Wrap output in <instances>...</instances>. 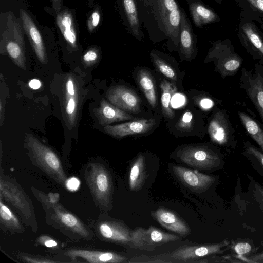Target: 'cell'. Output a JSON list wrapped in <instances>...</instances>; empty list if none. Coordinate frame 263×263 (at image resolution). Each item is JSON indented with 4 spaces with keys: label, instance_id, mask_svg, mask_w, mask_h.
Here are the masks:
<instances>
[{
    "label": "cell",
    "instance_id": "cell-1",
    "mask_svg": "<svg viewBox=\"0 0 263 263\" xmlns=\"http://www.w3.org/2000/svg\"><path fill=\"white\" fill-rule=\"evenodd\" d=\"M142 25L154 43L178 49L182 8L177 0H136Z\"/></svg>",
    "mask_w": 263,
    "mask_h": 263
},
{
    "label": "cell",
    "instance_id": "cell-2",
    "mask_svg": "<svg viewBox=\"0 0 263 263\" xmlns=\"http://www.w3.org/2000/svg\"><path fill=\"white\" fill-rule=\"evenodd\" d=\"M37 194V193H36ZM37 198L46 209L50 219L62 230L70 232L79 238H90V232L73 214L65 209L57 201L56 194L37 193Z\"/></svg>",
    "mask_w": 263,
    "mask_h": 263
},
{
    "label": "cell",
    "instance_id": "cell-3",
    "mask_svg": "<svg viewBox=\"0 0 263 263\" xmlns=\"http://www.w3.org/2000/svg\"><path fill=\"white\" fill-rule=\"evenodd\" d=\"M205 63L213 62L215 70L222 78L235 75L241 67L243 58L235 50L229 39H218L211 42L204 59Z\"/></svg>",
    "mask_w": 263,
    "mask_h": 263
},
{
    "label": "cell",
    "instance_id": "cell-4",
    "mask_svg": "<svg viewBox=\"0 0 263 263\" xmlns=\"http://www.w3.org/2000/svg\"><path fill=\"white\" fill-rule=\"evenodd\" d=\"M174 155L180 162L201 170L218 169L223 164L219 149L207 145H184L176 149Z\"/></svg>",
    "mask_w": 263,
    "mask_h": 263
},
{
    "label": "cell",
    "instance_id": "cell-5",
    "mask_svg": "<svg viewBox=\"0 0 263 263\" xmlns=\"http://www.w3.org/2000/svg\"><path fill=\"white\" fill-rule=\"evenodd\" d=\"M6 24V29L1 34V53H7L15 65L26 69L25 44L23 26L13 14H10L7 17Z\"/></svg>",
    "mask_w": 263,
    "mask_h": 263
},
{
    "label": "cell",
    "instance_id": "cell-6",
    "mask_svg": "<svg viewBox=\"0 0 263 263\" xmlns=\"http://www.w3.org/2000/svg\"><path fill=\"white\" fill-rule=\"evenodd\" d=\"M27 145L37 165L58 183L66 187L67 176L57 154L34 136H27Z\"/></svg>",
    "mask_w": 263,
    "mask_h": 263
},
{
    "label": "cell",
    "instance_id": "cell-7",
    "mask_svg": "<svg viewBox=\"0 0 263 263\" xmlns=\"http://www.w3.org/2000/svg\"><path fill=\"white\" fill-rule=\"evenodd\" d=\"M85 178L95 201L102 208L110 209L113 184L109 171L101 164L90 163L85 170Z\"/></svg>",
    "mask_w": 263,
    "mask_h": 263
},
{
    "label": "cell",
    "instance_id": "cell-8",
    "mask_svg": "<svg viewBox=\"0 0 263 263\" xmlns=\"http://www.w3.org/2000/svg\"><path fill=\"white\" fill-rule=\"evenodd\" d=\"M229 243L225 239L211 245L184 246L155 257L158 262H196L206 256L223 253Z\"/></svg>",
    "mask_w": 263,
    "mask_h": 263
},
{
    "label": "cell",
    "instance_id": "cell-9",
    "mask_svg": "<svg viewBox=\"0 0 263 263\" xmlns=\"http://www.w3.org/2000/svg\"><path fill=\"white\" fill-rule=\"evenodd\" d=\"M211 140L225 148H234L237 140L235 131L226 110L216 108L212 114L208 126Z\"/></svg>",
    "mask_w": 263,
    "mask_h": 263
},
{
    "label": "cell",
    "instance_id": "cell-10",
    "mask_svg": "<svg viewBox=\"0 0 263 263\" xmlns=\"http://www.w3.org/2000/svg\"><path fill=\"white\" fill-rule=\"evenodd\" d=\"M239 87L253 104L263 123V65L257 63L250 70L242 68Z\"/></svg>",
    "mask_w": 263,
    "mask_h": 263
},
{
    "label": "cell",
    "instance_id": "cell-11",
    "mask_svg": "<svg viewBox=\"0 0 263 263\" xmlns=\"http://www.w3.org/2000/svg\"><path fill=\"white\" fill-rule=\"evenodd\" d=\"M62 109L66 125L69 128L76 124L81 102V88L76 76L67 74L63 84Z\"/></svg>",
    "mask_w": 263,
    "mask_h": 263
},
{
    "label": "cell",
    "instance_id": "cell-12",
    "mask_svg": "<svg viewBox=\"0 0 263 263\" xmlns=\"http://www.w3.org/2000/svg\"><path fill=\"white\" fill-rule=\"evenodd\" d=\"M237 35L248 54L263 65V33L256 24L239 17Z\"/></svg>",
    "mask_w": 263,
    "mask_h": 263
},
{
    "label": "cell",
    "instance_id": "cell-13",
    "mask_svg": "<svg viewBox=\"0 0 263 263\" xmlns=\"http://www.w3.org/2000/svg\"><path fill=\"white\" fill-rule=\"evenodd\" d=\"M179 239L178 236L164 232L153 226L147 229L137 227L132 230L130 247L152 251L158 246Z\"/></svg>",
    "mask_w": 263,
    "mask_h": 263
},
{
    "label": "cell",
    "instance_id": "cell-14",
    "mask_svg": "<svg viewBox=\"0 0 263 263\" xmlns=\"http://www.w3.org/2000/svg\"><path fill=\"white\" fill-rule=\"evenodd\" d=\"M0 195L1 198L3 197L14 206L24 217L27 219L32 218L33 209L29 198L14 181L2 175L0 178Z\"/></svg>",
    "mask_w": 263,
    "mask_h": 263
},
{
    "label": "cell",
    "instance_id": "cell-15",
    "mask_svg": "<svg viewBox=\"0 0 263 263\" xmlns=\"http://www.w3.org/2000/svg\"><path fill=\"white\" fill-rule=\"evenodd\" d=\"M97 232L103 240L124 246H130L132 230L123 222L104 220L97 226Z\"/></svg>",
    "mask_w": 263,
    "mask_h": 263
},
{
    "label": "cell",
    "instance_id": "cell-16",
    "mask_svg": "<svg viewBox=\"0 0 263 263\" xmlns=\"http://www.w3.org/2000/svg\"><path fill=\"white\" fill-rule=\"evenodd\" d=\"M178 52L181 60L191 61L197 53V36L194 33L193 26L186 12L182 8Z\"/></svg>",
    "mask_w": 263,
    "mask_h": 263
},
{
    "label": "cell",
    "instance_id": "cell-17",
    "mask_svg": "<svg viewBox=\"0 0 263 263\" xmlns=\"http://www.w3.org/2000/svg\"><path fill=\"white\" fill-rule=\"evenodd\" d=\"M119 12L128 33L137 40L142 41V31L136 0H117Z\"/></svg>",
    "mask_w": 263,
    "mask_h": 263
},
{
    "label": "cell",
    "instance_id": "cell-18",
    "mask_svg": "<svg viewBox=\"0 0 263 263\" xmlns=\"http://www.w3.org/2000/svg\"><path fill=\"white\" fill-rule=\"evenodd\" d=\"M107 99L113 105L124 110L133 113L140 112V100L132 89L122 85L109 88L106 94Z\"/></svg>",
    "mask_w": 263,
    "mask_h": 263
},
{
    "label": "cell",
    "instance_id": "cell-19",
    "mask_svg": "<svg viewBox=\"0 0 263 263\" xmlns=\"http://www.w3.org/2000/svg\"><path fill=\"white\" fill-rule=\"evenodd\" d=\"M173 173L178 180L191 190L202 192L208 189L215 182L214 176L184 167L172 165Z\"/></svg>",
    "mask_w": 263,
    "mask_h": 263
},
{
    "label": "cell",
    "instance_id": "cell-20",
    "mask_svg": "<svg viewBox=\"0 0 263 263\" xmlns=\"http://www.w3.org/2000/svg\"><path fill=\"white\" fill-rule=\"evenodd\" d=\"M153 119L132 120L120 124L104 127V130L108 135L118 139L132 135L142 134L150 131L155 125Z\"/></svg>",
    "mask_w": 263,
    "mask_h": 263
},
{
    "label": "cell",
    "instance_id": "cell-21",
    "mask_svg": "<svg viewBox=\"0 0 263 263\" xmlns=\"http://www.w3.org/2000/svg\"><path fill=\"white\" fill-rule=\"evenodd\" d=\"M20 14L24 30L38 60L43 64L46 63V50L39 29L31 17L24 9H20Z\"/></svg>",
    "mask_w": 263,
    "mask_h": 263
},
{
    "label": "cell",
    "instance_id": "cell-22",
    "mask_svg": "<svg viewBox=\"0 0 263 263\" xmlns=\"http://www.w3.org/2000/svg\"><path fill=\"white\" fill-rule=\"evenodd\" d=\"M152 217L163 228L182 236L191 232L189 226L172 211L162 207L151 212Z\"/></svg>",
    "mask_w": 263,
    "mask_h": 263
},
{
    "label": "cell",
    "instance_id": "cell-23",
    "mask_svg": "<svg viewBox=\"0 0 263 263\" xmlns=\"http://www.w3.org/2000/svg\"><path fill=\"white\" fill-rule=\"evenodd\" d=\"M94 114L99 123L104 126L114 122L137 119L104 98L101 100L99 107L95 108Z\"/></svg>",
    "mask_w": 263,
    "mask_h": 263
},
{
    "label": "cell",
    "instance_id": "cell-24",
    "mask_svg": "<svg viewBox=\"0 0 263 263\" xmlns=\"http://www.w3.org/2000/svg\"><path fill=\"white\" fill-rule=\"evenodd\" d=\"M66 254L73 260L78 257L90 263H121L126 260L119 254L108 251L73 249L68 251Z\"/></svg>",
    "mask_w": 263,
    "mask_h": 263
},
{
    "label": "cell",
    "instance_id": "cell-25",
    "mask_svg": "<svg viewBox=\"0 0 263 263\" xmlns=\"http://www.w3.org/2000/svg\"><path fill=\"white\" fill-rule=\"evenodd\" d=\"M190 15L194 25L202 28L206 25L220 22L217 13L202 0H186Z\"/></svg>",
    "mask_w": 263,
    "mask_h": 263
},
{
    "label": "cell",
    "instance_id": "cell-26",
    "mask_svg": "<svg viewBox=\"0 0 263 263\" xmlns=\"http://www.w3.org/2000/svg\"><path fill=\"white\" fill-rule=\"evenodd\" d=\"M56 23L68 45L72 49H77L78 33L73 13L68 9H64L57 13Z\"/></svg>",
    "mask_w": 263,
    "mask_h": 263
},
{
    "label": "cell",
    "instance_id": "cell-27",
    "mask_svg": "<svg viewBox=\"0 0 263 263\" xmlns=\"http://www.w3.org/2000/svg\"><path fill=\"white\" fill-rule=\"evenodd\" d=\"M150 55L154 65L159 73L174 85L179 83V72L173 63L172 57L156 50H152Z\"/></svg>",
    "mask_w": 263,
    "mask_h": 263
},
{
    "label": "cell",
    "instance_id": "cell-28",
    "mask_svg": "<svg viewBox=\"0 0 263 263\" xmlns=\"http://www.w3.org/2000/svg\"><path fill=\"white\" fill-rule=\"evenodd\" d=\"M136 79L149 104L153 108H156L157 97L155 81L153 75L147 70L141 69L137 72Z\"/></svg>",
    "mask_w": 263,
    "mask_h": 263
},
{
    "label": "cell",
    "instance_id": "cell-29",
    "mask_svg": "<svg viewBox=\"0 0 263 263\" xmlns=\"http://www.w3.org/2000/svg\"><path fill=\"white\" fill-rule=\"evenodd\" d=\"M239 8V18L263 24V0H235Z\"/></svg>",
    "mask_w": 263,
    "mask_h": 263
},
{
    "label": "cell",
    "instance_id": "cell-30",
    "mask_svg": "<svg viewBox=\"0 0 263 263\" xmlns=\"http://www.w3.org/2000/svg\"><path fill=\"white\" fill-rule=\"evenodd\" d=\"M146 173L144 156L139 154L130 168L128 184L131 191H137L141 189L146 179Z\"/></svg>",
    "mask_w": 263,
    "mask_h": 263
},
{
    "label": "cell",
    "instance_id": "cell-31",
    "mask_svg": "<svg viewBox=\"0 0 263 263\" xmlns=\"http://www.w3.org/2000/svg\"><path fill=\"white\" fill-rule=\"evenodd\" d=\"M237 114L248 134L258 144L263 152L262 126L245 112L239 110Z\"/></svg>",
    "mask_w": 263,
    "mask_h": 263
},
{
    "label": "cell",
    "instance_id": "cell-32",
    "mask_svg": "<svg viewBox=\"0 0 263 263\" xmlns=\"http://www.w3.org/2000/svg\"><path fill=\"white\" fill-rule=\"evenodd\" d=\"M161 103L162 111L164 117L172 119L175 117V112L171 106V99L177 91L175 85L167 80H163L160 83Z\"/></svg>",
    "mask_w": 263,
    "mask_h": 263
},
{
    "label": "cell",
    "instance_id": "cell-33",
    "mask_svg": "<svg viewBox=\"0 0 263 263\" xmlns=\"http://www.w3.org/2000/svg\"><path fill=\"white\" fill-rule=\"evenodd\" d=\"M0 219L1 223L9 230L18 232L24 231L17 218L9 208L2 202V200L0 202Z\"/></svg>",
    "mask_w": 263,
    "mask_h": 263
},
{
    "label": "cell",
    "instance_id": "cell-34",
    "mask_svg": "<svg viewBox=\"0 0 263 263\" xmlns=\"http://www.w3.org/2000/svg\"><path fill=\"white\" fill-rule=\"evenodd\" d=\"M243 155L247 157L251 162L258 163L260 168L263 170V152L258 149L249 141L243 143Z\"/></svg>",
    "mask_w": 263,
    "mask_h": 263
},
{
    "label": "cell",
    "instance_id": "cell-35",
    "mask_svg": "<svg viewBox=\"0 0 263 263\" xmlns=\"http://www.w3.org/2000/svg\"><path fill=\"white\" fill-rule=\"evenodd\" d=\"M194 117L191 110H186L180 118L176 124V128L180 132H189L194 125Z\"/></svg>",
    "mask_w": 263,
    "mask_h": 263
},
{
    "label": "cell",
    "instance_id": "cell-36",
    "mask_svg": "<svg viewBox=\"0 0 263 263\" xmlns=\"http://www.w3.org/2000/svg\"><path fill=\"white\" fill-rule=\"evenodd\" d=\"M100 57V52L97 47L89 48L82 57V62L85 67H90L97 63Z\"/></svg>",
    "mask_w": 263,
    "mask_h": 263
},
{
    "label": "cell",
    "instance_id": "cell-37",
    "mask_svg": "<svg viewBox=\"0 0 263 263\" xmlns=\"http://www.w3.org/2000/svg\"><path fill=\"white\" fill-rule=\"evenodd\" d=\"M101 17V11L99 8L95 9L92 12L87 22V27L89 32H92L98 26Z\"/></svg>",
    "mask_w": 263,
    "mask_h": 263
},
{
    "label": "cell",
    "instance_id": "cell-38",
    "mask_svg": "<svg viewBox=\"0 0 263 263\" xmlns=\"http://www.w3.org/2000/svg\"><path fill=\"white\" fill-rule=\"evenodd\" d=\"M252 247L248 242H239L234 246V250L238 256H243L251 252Z\"/></svg>",
    "mask_w": 263,
    "mask_h": 263
},
{
    "label": "cell",
    "instance_id": "cell-39",
    "mask_svg": "<svg viewBox=\"0 0 263 263\" xmlns=\"http://www.w3.org/2000/svg\"><path fill=\"white\" fill-rule=\"evenodd\" d=\"M20 259L23 261L30 263L57 262H59L47 258L32 256L28 255H20Z\"/></svg>",
    "mask_w": 263,
    "mask_h": 263
},
{
    "label": "cell",
    "instance_id": "cell-40",
    "mask_svg": "<svg viewBox=\"0 0 263 263\" xmlns=\"http://www.w3.org/2000/svg\"><path fill=\"white\" fill-rule=\"evenodd\" d=\"M199 107L204 110H208L212 108L215 105L214 100L208 96L202 97L197 101Z\"/></svg>",
    "mask_w": 263,
    "mask_h": 263
},
{
    "label": "cell",
    "instance_id": "cell-41",
    "mask_svg": "<svg viewBox=\"0 0 263 263\" xmlns=\"http://www.w3.org/2000/svg\"><path fill=\"white\" fill-rule=\"evenodd\" d=\"M80 185L79 180L76 177L68 179L66 182V187L70 191L77 190Z\"/></svg>",
    "mask_w": 263,
    "mask_h": 263
},
{
    "label": "cell",
    "instance_id": "cell-42",
    "mask_svg": "<svg viewBox=\"0 0 263 263\" xmlns=\"http://www.w3.org/2000/svg\"><path fill=\"white\" fill-rule=\"evenodd\" d=\"M38 241L41 243L49 248L54 247L57 246V243L54 240L47 236H41L39 238Z\"/></svg>",
    "mask_w": 263,
    "mask_h": 263
},
{
    "label": "cell",
    "instance_id": "cell-43",
    "mask_svg": "<svg viewBox=\"0 0 263 263\" xmlns=\"http://www.w3.org/2000/svg\"><path fill=\"white\" fill-rule=\"evenodd\" d=\"M254 186L255 196L260 204L263 206V186L257 183L255 184Z\"/></svg>",
    "mask_w": 263,
    "mask_h": 263
},
{
    "label": "cell",
    "instance_id": "cell-44",
    "mask_svg": "<svg viewBox=\"0 0 263 263\" xmlns=\"http://www.w3.org/2000/svg\"><path fill=\"white\" fill-rule=\"evenodd\" d=\"M28 85L30 88L34 90H37L41 87L42 83L39 80L33 79L29 81Z\"/></svg>",
    "mask_w": 263,
    "mask_h": 263
},
{
    "label": "cell",
    "instance_id": "cell-45",
    "mask_svg": "<svg viewBox=\"0 0 263 263\" xmlns=\"http://www.w3.org/2000/svg\"><path fill=\"white\" fill-rule=\"evenodd\" d=\"M54 11L58 13L60 12L62 0H51Z\"/></svg>",
    "mask_w": 263,
    "mask_h": 263
},
{
    "label": "cell",
    "instance_id": "cell-46",
    "mask_svg": "<svg viewBox=\"0 0 263 263\" xmlns=\"http://www.w3.org/2000/svg\"><path fill=\"white\" fill-rule=\"evenodd\" d=\"M248 259L251 261V262H263V252L259 254L252 256Z\"/></svg>",
    "mask_w": 263,
    "mask_h": 263
},
{
    "label": "cell",
    "instance_id": "cell-47",
    "mask_svg": "<svg viewBox=\"0 0 263 263\" xmlns=\"http://www.w3.org/2000/svg\"><path fill=\"white\" fill-rule=\"evenodd\" d=\"M213 1L219 4H221L223 1V0H213Z\"/></svg>",
    "mask_w": 263,
    "mask_h": 263
},
{
    "label": "cell",
    "instance_id": "cell-48",
    "mask_svg": "<svg viewBox=\"0 0 263 263\" xmlns=\"http://www.w3.org/2000/svg\"><path fill=\"white\" fill-rule=\"evenodd\" d=\"M260 27L263 29V24H260Z\"/></svg>",
    "mask_w": 263,
    "mask_h": 263
}]
</instances>
